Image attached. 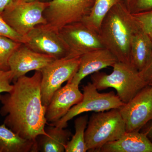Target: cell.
Wrapping results in <instances>:
<instances>
[{
	"label": "cell",
	"instance_id": "cell-22",
	"mask_svg": "<svg viewBox=\"0 0 152 152\" xmlns=\"http://www.w3.org/2000/svg\"><path fill=\"white\" fill-rule=\"evenodd\" d=\"M132 15L140 28L152 38V9Z\"/></svg>",
	"mask_w": 152,
	"mask_h": 152
},
{
	"label": "cell",
	"instance_id": "cell-18",
	"mask_svg": "<svg viewBox=\"0 0 152 152\" xmlns=\"http://www.w3.org/2000/svg\"><path fill=\"white\" fill-rule=\"evenodd\" d=\"M37 152V142L23 138L4 123L0 125V152Z\"/></svg>",
	"mask_w": 152,
	"mask_h": 152
},
{
	"label": "cell",
	"instance_id": "cell-1",
	"mask_svg": "<svg viewBox=\"0 0 152 152\" xmlns=\"http://www.w3.org/2000/svg\"><path fill=\"white\" fill-rule=\"evenodd\" d=\"M41 71L13 82L10 91L1 95L0 114L7 127L23 138L36 142L38 136L46 134V107L42 102Z\"/></svg>",
	"mask_w": 152,
	"mask_h": 152
},
{
	"label": "cell",
	"instance_id": "cell-12",
	"mask_svg": "<svg viewBox=\"0 0 152 152\" xmlns=\"http://www.w3.org/2000/svg\"><path fill=\"white\" fill-rule=\"evenodd\" d=\"M55 60L52 57L34 51L25 44H21L9 61L12 81H15L30 71L42 70Z\"/></svg>",
	"mask_w": 152,
	"mask_h": 152
},
{
	"label": "cell",
	"instance_id": "cell-21",
	"mask_svg": "<svg viewBox=\"0 0 152 152\" xmlns=\"http://www.w3.org/2000/svg\"><path fill=\"white\" fill-rule=\"evenodd\" d=\"M21 44L0 36V71L10 70L9 61L10 58Z\"/></svg>",
	"mask_w": 152,
	"mask_h": 152
},
{
	"label": "cell",
	"instance_id": "cell-9",
	"mask_svg": "<svg viewBox=\"0 0 152 152\" xmlns=\"http://www.w3.org/2000/svg\"><path fill=\"white\" fill-rule=\"evenodd\" d=\"M58 31L67 47L68 58L81 57L94 50L105 48L98 33L83 22L66 25Z\"/></svg>",
	"mask_w": 152,
	"mask_h": 152
},
{
	"label": "cell",
	"instance_id": "cell-20",
	"mask_svg": "<svg viewBox=\"0 0 152 152\" xmlns=\"http://www.w3.org/2000/svg\"><path fill=\"white\" fill-rule=\"evenodd\" d=\"M88 121V115L78 117L75 121V133L66 146V152H86L88 149L85 140V133Z\"/></svg>",
	"mask_w": 152,
	"mask_h": 152
},
{
	"label": "cell",
	"instance_id": "cell-3",
	"mask_svg": "<svg viewBox=\"0 0 152 152\" xmlns=\"http://www.w3.org/2000/svg\"><path fill=\"white\" fill-rule=\"evenodd\" d=\"M126 132L124 121L119 109L92 114L85 131L88 151L100 152L105 144L118 140Z\"/></svg>",
	"mask_w": 152,
	"mask_h": 152
},
{
	"label": "cell",
	"instance_id": "cell-17",
	"mask_svg": "<svg viewBox=\"0 0 152 152\" xmlns=\"http://www.w3.org/2000/svg\"><path fill=\"white\" fill-rule=\"evenodd\" d=\"M152 53V38L140 29L133 36L131 42V64L140 72L149 61Z\"/></svg>",
	"mask_w": 152,
	"mask_h": 152
},
{
	"label": "cell",
	"instance_id": "cell-6",
	"mask_svg": "<svg viewBox=\"0 0 152 152\" xmlns=\"http://www.w3.org/2000/svg\"><path fill=\"white\" fill-rule=\"evenodd\" d=\"M83 98L79 103L71 108L67 113L59 121L50 125L66 128L69 121L74 117L88 112L106 111L120 109L124 104L114 92L100 93L94 85L88 83L83 87Z\"/></svg>",
	"mask_w": 152,
	"mask_h": 152
},
{
	"label": "cell",
	"instance_id": "cell-28",
	"mask_svg": "<svg viewBox=\"0 0 152 152\" xmlns=\"http://www.w3.org/2000/svg\"><path fill=\"white\" fill-rule=\"evenodd\" d=\"M147 134V136L150 140H152V125L149 127L148 128L146 132H145Z\"/></svg>",
	"mask_w": 152,
	"mask_h": 152
},
{
	"label": "cell",
	"instance_id": "cell-13",
	"mask_svg": "<svg viewBox=\"0 0 152 152\" xmlns=\"http://www.w3.org/2000/svg\"><path fill=\"white\" fill-rule=\"evenodd\" d=\"M83 98V94L79 89L78 85L67 82L64 86L55 93L47 106L45 112L47 123L52 124L59 121Z\"/></svg>",
	"mask_w": 152,
	"mask_h": 152
},
{
	"label": "cell",
	"instance_id": "cell-2",
	"mask_svg": "<svg viewBox=\"0 0 152 152\" xmlns=\"http://www.w3.org/2000/svg\"><path fill=\"white\" fill-rule=\"evenodd\" d=\"M140 28L123 1L110 10L102 22L98 34L104 48L118 61L131 64V42Z\"/></svg>",
	"mask_w": 152,
	"mask_h": 152
},
{
	"label": "cell",
	"instance_id": "cell-5",
	"mask_svg": "<svg viewBox=\"0 0 152 152\" xmlns=\"http://www.w3.org/2000/svg\"><path fill=\"white\" fill-rule=\"evenodd\" d=\"M48 5L49 1L39 0L28 2L19 0L9 6L1 15L15 31L25 37L38 25L47 24L44 12Z\"/></svg>",
	"mask_w": 152,
	"mask_h": 152
},
{
	"label": "cell",
	"instance_id": "cell-26",
	"mask_svg": "<svg viewBox=\"0 0 152 152\" xmlns=\"http://www.w3.org/2000/svg\"><path fill=\"white\" fill-rule=\"evenodd\" d=\"M140 73L147 85L152 83V53L148 64L140 72Z\"/></svg>",
	"mask_w": 152,
	"mask_h": 152
},
{
	"label": "cell",
	"instance_id": "cell-11",
	"mask_svg": "<svg viewBox=\"0 0 152 152\" xmlns=\"http://www.w3.org/2000/svg\"><path fill=\"white\" fill-rule=\"evenodd\" d=\"M119 110L126 124L127 132L140 131L152 121V86L144 87Z\"/></svg>",
	"mask_w": 152,
	"mask_h": 152
},
{
	"label": "cell",
	"instance_id": "cell-16",
	"mask_svg": "<svg viewBox=\"0 0 152 152\" xmlns=\"http://www.w3.org/2000/svg\"><path fill=\"white\" fill-rule=\"evenodd\" d=\"M46 134L38 136L36 139L38 152H65L66 145L72 133L65 128L50 125L45 128Z\"/></svg>",
	"mask_w": 152,
	"mask_h": 152
},
{
	"label": "cell",
	"instance_id": "cell-29",
	"mask_svg": "<svg viewBox=\"0 0 152 152\" xmlns=\"http://www.w3.org/2000/svg\"><path fill=\"white\" fill-rule=\"evenodd\" d=\"M20 1H25V2H28V1H36V0H20ZM39 1H42V0H39ZM44 1H46V0H44Z\"/></svg>",
	"mask_w": 152,
	"mask_h": 152
},
{
	"label": "cell",
	"instance_id": "cell-10",
	"mask_svg": "<svg viewBox=\"0 0 152 152\" xmlns=\"http://www.w3.org/2000/svg\"><path fill=\"white\" fill-rule=\"evenodd\" d=\"M26 46L34 51L46 55L55 60L67 58V47L59 31L47 24L38 25L26 36Z\"/></svg>",
	"mask_w": 152,
	"mask_h": 152
},
{
	"label": "cell",
	"instance_id": "cell-19",
	"mask_svg": "<svg viewBox=\"0 0 152 152\" xmlns=\"http://www.w3.org/2000/svg\"><path fill=\"white\" fill-rule=\"evenodd\" d=\"M124 0H95L89 15L82 22L89 27L99 32L102 22L110 10Z\"/></svg>",
	"mask_w": 152,
	"mask_h": 152
},
{
	"label": "cell",
	"instance_id": "cell-8",
	"mask_svg": "<svg viewBox=\"0 0 152 152\" xmlns=\"http://www.w3.org/2000/svg\"><path fill=\"white\" fill-rule=\"evenodd\" d=\"M95 0H51L44 12L47 24L59 31L63 27L81 22L90 13Z\"/></svg>",
	"mask_w": 152,
	"mask_h": 152
},
{
	"label": "cell",
	"instance_id": "cell-27",
	"mask_svg": "<svg viewBox=\"0 0 152 152\" xmlns=\"http://www.w3.org/2000/svg\"><path fill=\"white\" fill-rule=\"evenodd\" d=\"M19 0H0V14L7 7Z\"/></svg>",
	"mask_w": 152,
	"mask_h": 152
},
{
	"label": "cell",
	"instance_id": "cell-14",
	"mask_svg": "<svg viewBox=\"0 0 152 152\" xmlns=\"http://www.w3.org/2000/svg\"><path fill=\"white\" fill-rule=\"evenodd\" d=\"M118 61L116 57L105 48L87 53L80 57L78 69L73 77L68 82L79 86L82 80L87 76L107 67H113Z\"/></svg>",
	"mask_w": 152,
	"mask_h": 152
},
{
	"label": "cell",
	"instance_id": "cell-31",
	"mask_svg": "<svg viewBox=\"0 0 152 152\" xmlns=\"http://www.w3.org/2000/svg\"><path fill=\"white\" fill-rule=\"evenodd\" d=\"M3 72V71H0V73H1V72Z\"/></svg>",
	"mask_w": 152,
	"mask_h": 152
},
{
	"label": "cell",
	"instance_id": "cell-24",
	"mask_svg": "<svg viewBox=\"0 0 152 152\" xmlns=\"http://www.w3.org/2000/svg\"><path fill=\"white\" fill-rule=\"evenodd\" d=\"M131 14L142 12L152 9V0H129L126 5Z\"/></svg>",
	"mask_w": 152,
	"mask_h": 152
},
{
	"label": "cell",
	"instance_id": "cell-23",
	"mask_svg": "<svg viewBox=\"0 0 152 152\" xmlns=\"http://www.w3.org/2000/svg\"><path fill=\"white\" fill-rule=\"evenodd\" d=\"M0 36L6 37L20 43L24 44L26 37L21 35L15 31L4 20L0 14Z\"/></svg>",
	"mask_w": 152,
	"mask_h": 152
},
{
	"label": "cell",
	"instance_id": "cell-7",
	"mask_svg": "<svg viewBox=\"0 0 152 152\" xmlns=\"http://www.w3.org/2000/svg\"><path fill=\"white\" fill-rule=\"evenodd\" d=\"M80 57L55 60L41 71V93L43 104L48 105L53 95L65 82L70 80L78 69Z\"/></svg>",
	"mask_w": 152,
	"mask_h": 152
},
{
	"label": "cell",
	"instance_id": "cell-30",
	"mask_svg": "<svg viewBox=\"0 0 152 152\" xmlns=\"http://www.w3.org/2000/svg\"><path fill=\"white\" fill-rule=\"evenodd\" d=\"M124 1L125 4H126V5L127 4L128 2L129 1V0H124Z\"/></svg>",
	"mask_w": 152,
	"mask_h": 152
},
{
	"label": "cell",
	"instance_id": "cell-32",
	"mask_svg": "<svg viewBox=\"0 0 152 152\" xmlns=\"http://www.w3.org/2000/svg\"><path fill=\"white\" fill-rule=\"evenodd\" d=\"M149 85H151V86H152V83L151 84H150Z\"/></svg>",
	"mask_w": 152,
	"mask_h": 152
},
{
	"label": "cell",
	"instance_id": "cell-15",
	"mask_svg": "<svg viewBox=\"0 0 152 152\" xmlns=\"http://www.w3.org/2000/svg\"><path fill=\"white\" fill-rule=\"evenodd\" d=\"M126 132L118 140L102 147V152H152V142L145 133Z\"/></svg>",
	"mask_w": 152,
	"mask_h": 152
},
{
	"label": "cell",
	"instance_id": "cell-4",
	"mask_svg": "<svg viewBox=\"0 0 152 152\" xmlns=\"http://www.w3.org/2000/svg\"><path fill=\"white\" fill-rule=\"evenodd\" d=\"M113 67V72L109 75L99 72L92 74L91 83L98 91L113 88L121 100L126 104L148 85L140 72L130 64L118 61Z\"/></svg>",
	"mask_w": 152,
	"mask_h": 152
},
{
	"label": "cell",
	"instance_id": "cell-25",
	"mask_svg": "<svg viewBox=\"0 0 152 152\" xmlns=\"http://www.w3.org/2000/svg\"><path fill=\"white\" fill-rule=\"evenodd\" d=\"M12 74L10 71L1 72L0 73V98L2 93H9L12 90Z\"/></svg>",
	"mask_w": 152,
	"mask_h": 152
}]
</instances>
